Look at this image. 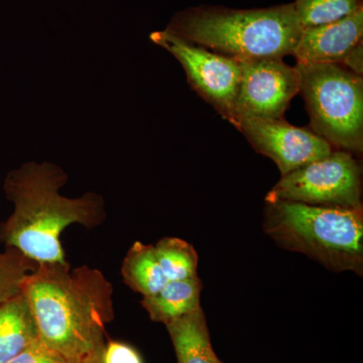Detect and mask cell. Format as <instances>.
<instances>
[{"label": "cell", "instance_id": "1", "mask_svg": "<svg viewBox=\"0 0 363 363\" xmlns=\"http://www.w3.org/2000/svg\"><path fill=\"white\" fill-rule=\"evenodd\" d=\"M23 293L40 342L74 363H84L105 347V326L116 317L113 286L98 269L45 262L28 277Z\"/></svg>", "mask_w": 363, "mask_h": 363}, {"label": "cell", "instance_id": "2", "mask_svg": "<svg viewBox=\"0 0 363 363\" xmlns=\"http://www.w3.org/2000/svg\"><path fill=\"white\" fill-rule=\"evenodd\" d=\"M68 176L51 162H28L9 172L4 192L13 204V212L0 223V243L14 248L37 264L66 262L61 234L72 225L86 228L101 225L107 218L101 195L88 192L67 198L60 189Z\"/></svg>", "mask_w": 363, "mask_h": 363}, {"label": "cell", "instance_id": "3", "mask_svg": "<svg viewBox=\"0 0 363 363\" xmlns=\"http://www.w3.org/2000/svg\"><path fill=\"white\" fill-rule=\"evenodd\" d=\"M182 39L230 58H283L302 33L293 4L266 9L188 7L166 28Z\"/></svg>", "mask_w": 363, "mask_h": 363}, {"label": "cell", "instance_id": "4", "mask_svg": "<svg viewBox=\"0 0 363 363\" xmlns=\"http://www.w3.org/2000/svg\"><path fill=\"white\" fill-rule=\"evenodd\" d=\"M264 228L279 247L304 253L332 271L362 274V208L267 203Z\"/></svg>", "mask_w": 363, "mask_h": 363}, {"label": "cell", "instance_id": "5", "mask_svg": "<svg viewBox=\"0 0 363 363\" xmlns=\"http://www.w3.org/2000/svg\"><path fill=\"white\" fill-rule=\"evenodd\" d=\"M296 68L313 131L333 149L362 152V76L337 63L297 64Z\"/></svg>", "mask_w": 363, "mask_h": 363}, {"label": "cell", "instance_id": "6", "mask_svg": "<svg viewBox=\"0 0 363 363\" xmlns=\"http://www.w3.org/2000/svg\"><path fill=\"white\" fill-rule=\"evenodd\" d=\"M362 188V168L355 157L333 150L329 156L281 176L267 193L266 202L359 209Z\"/></svg>", "mask_w": 363, "mask_h": 363}, {"label": "cell", "instance_id": "7", "mask_svg": "<svg viewBox=\"0 0 363 363\" xmlns=\"http://www.w3.org/2000/svg\"><path fill=\"white\" fill-rule=\"evenodd\" d=\"M150 39L180 62L192 89L233 124L240 81L238 60L193 44L167 30L150 33Z\"/></svg>", "mask_w": 363, "mask_h": 363}, {"label": "cell", "instance_id": "8", "mask_svg": "<svg viewBox=\"0 0 363 363\" xmlns=\"http://www.w3.org/2000/svg\"><path fill=\"white\" fill-rule=\"evenodd\" d=\"M240 81L234 104L233 125L245 118H283L298 93L297 68L283 58L238 60Z\"/></svg>", "mask_w": 363, "mask_h": 363}, {"label": "cell", "instance_id": "9", "mask_svg": "<svg viewBox=\"0 0 363 363\" xmlns=\"http://www.w3.org/2000/svg\"><path fill=\"white\" fill-rule=\"evenodd\" d=\"M235 128L253 149L276 162L281 176L323 159L334 150L314 131L294 126L284 118H245Z\"/></svg>", "mask_w": 363, "mask_h": 363}, {"label": "cell", "instance_id": "10", "mask_svg": "<svg viewBox=\"0 0 363 363\" xmlns=\"http://www.w3.org/2000/svg\"><path fill=\"white\" fill-rule=\"evenodd\" d=\"M362 35L363 9L333 23L303 28L292 55L297 64H341Z\"/></svg>", "mask_w": 363, "mask_h": 363}, {"label": "cell", "instance_id": "11", "mask_svg": "<svg viewBox=\"0 0 363 363\" xmlns=\"http://www.w3.org/2000/svg\"><path fill=\"white\" fill-rule=\"evenodd\" d=\"M38 339L37 323L23 292L0 304V363L11 362Z\"/></svg>", "mask_w": 363, "mask_h": 363}, {"label": "cell", "instance_id": "12", "mask_svg": "<svg viewBox=\"0 0 363 363\" xmlns=\"http://www.w3.org/2000/svg\"><path fill=\"white\" fill-rule=\"evenodd\" d=\"M202 286L198 276L169 281L159 292L143 297L140 304L152 321L166 325L201 308Z\"/></svg>", "mask_w": 363, "mask_h": 363}, {"label": "cell", "instance_id": "13", "mask_svg": "<svg viewBox=\"0 0 363 363\" xmlns=\"http://www.w3.org/2000/svg\"><path fill=\"white\" fill-rule=\"evenodd\" d=\"M178 363H217L202 308L166 324Z\"/></svg>", "mask_w": 363, "mask_h": 363}, {"label": "cell", "instance_id": "14", "mask_svg": "<svg viewBox=\"0 0 363 363\" xmlns=\"http://www.w3.org/2000/svg\"><path fill=\"white\" fill-rule=\"evenodd\" d=\"M124 284L143 297L154 295L169 283L157 262L154 245L135 241L121 266Z\"/></svg>", "mask_w": 363, "mask_h": 363}, {"label": "cell", "instance_id": "15", "mask_svg": "<svg viewBox=\"0 0 363 363\" xmlns=\"http://www.w3.org/2000/svg\"><path fill=\"white\" fill-rule=\"evenodd\" d=\"M157 262L169 281L197 277L199 257L194 247L177 238H164L154 245Z\"/></svg>", "mask_w": 363, "mask_h": 363}, {"label": "cell", "instance_id": "16", "mask_svg": "<svg viewBox=\"0 0 363 363\" xmlns=\"http://www.w3.org/2000/svg\"><path fill=\"white\" fill-rule=\"evenodd\" d=\"M293 6L303 28L333 23L363 9L362 0H295Z\"/></svg>", "mask_w": 363, "mask_h": 363}, {"label": "cell", "instance_id": "17", "mask_svg": "<svg viewBox=\"0 0 363 363\" xmlns=\"http://www.w3.org/2000/svg\"><path fill=\"white\" fill-rule=\"evenodd\" d=\"M37 266L35 260L14 248L0 252V304L23 292L26 277Z\"/></svg>", "mask_w": 363, "mask_h": 363}, {"label": "cell", "instance_id": "18", "mask_svg": "<svg viewBox=\"0 0 363 363\" xmlns=\"http://www.w3.org/2000/svg\"><path fill=\"white\" fill-rule=\"evenodd\" d=\"M7 363H74L59 352L48 347L39 339L30 344L18 357Z\"/></svg>", "mask_w": 363, "mask_h": 363}, {"label": "cell", "instance_id": "19", "mask_svg": "<svg viewBox=\"0 0 363 363\" xmlns=\"http://www.w3.org/2000/svg\"><path fill=\"white\" fill-rule=\"evenodd\" d=\"M104 363H143L142 357L128 344L111 341L105 344Z\"/></svg>", "mask_w": 363, "mask_h": 363}, {"label": "cell", "instance_id": "20", "mask_svg": "<svg viewBox=\"0 0 363 363\" xmlns=\"http://www.w3.org/2000/svg\"><path fill=\"white\" fill-rule=\"evenodd\" d=\"M341 65L347 68L348 70L362 76L363 73V40L358 43L344 58Z\"/></svg>", "mask_w": 363, "mask_h": 363}, {"label": "cell", "instance_id": "21", "mask_svg": "<svg viewBox=\"0 0 363 363\" xmlns=\"http://www.w3.org/2000/svg\"><path fill=\"white\" fill-rule=\"evenodd\" d=\"M102 357H104V351L98 353V354L95 355V357H93L92 358H90V359L86 360L84 363H104Z\"/></svg>", "mask_w": 363, "mask_h": 363}, {"label": "cell", "instance_id": "22", "mask_svg": "<svg viewBox=\"0 0 363 363\" xmlns=\"http://www.w3.org/2000/svg\"><path fill=\"white\" fill-rule=\"evenodd\" d=\"M217 363H223L221 362V360H219V358H218V360H217Z\"/></svg>", "mask_w": 363, "mask_h": 363}]
</instances>
